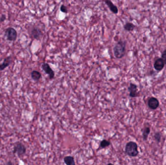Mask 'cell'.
Masks as SVG:
<instances>
[{
	"label": "cell",
	"mask_w": 166,
	"mask_h": 165,
	"mask_svg": "<svg viewBox=\"0 0 166 165\" xmlns=\"http://www.w3.org/2000/svg\"><path fill=\"white\" fill-rule=\"evenodd\" d=\"M128 90L129 92V96L132 98H135L139 95L138 92V87L135 84L130 83L128 88Z\"/></svg>",
	"instance_id": "cell-7"
},
{
	"label": "cell",
	"mask_w": 166,
	"mask_h": 165,
	"mask_svg": "<svg viewBox=\"0 0 166 165\" xmlns=\"http://www.w3.org/2000/svg\"><path fill=\"white\" fill-rule=\"evenodd\" d=\"M41 68L43 70L44 72L48 75L50 79H52L54 78L55 73L48 63H43L41 65Z\"/></svg>",
	"instance_id": "cell-5"
},
{
	"label": "cell",
	"mask_w": 166,
	"mask_h": 165,
	"mask_svg": "<svg viewBox=\"0 0 166 165\" xmlns=\"http://www.w3.org/2000/svg\"><path fill=\"white\" fill-rule=\"evenodd\" d=\"M154 139L156 141H157L158 143L160 142V141H161V136L160 133L159 132H156V133H154Z\"/></svg>",
	"instance_id": "cell-17"
},
{
	"label": "cell",
	"mask_w": 166,
	"mask_h": 165,
	"mask_svg": "<svg viewBox=\"0 0 166 165\" xmlns=\"http://www.w3.org/2000/svg\"><path fill=\"white\" fill-rule=\"evenodd\" d=\"M150 132H151V130L149 127H146L143 129L142 130V137H143V139L144 141H146L147 140L148 136L150 134Z\"/></svg>",
	"instance_id": "cell-15"
},
{
	"label": "cell",
	"mask_w": 166,
	"mask_h": 165,
	"mask_svg": "<svg viewBox=\"0 0 166 165\" xmlns=\"http://www.w3.org/2000/svg\"><path fill=\"white\" fill-rule=\"evenodd\" d=\"M60 10L61 12L64 13L65 14H67L68 12V10L67 6H65V5H61L60 7Z\"/></svg>",
	"instance_id": "cell-18"
},
{
	"label": "cell",
	"mask_w": 166,
	"mask_h": 165,
	"mask_svg": "<svg viewBox=\"0 0 166 165\" xmlns=\"http://www.w3.org/2000/svg\"><path fill=\"white\" fill-rule=\"evenodd\" d=\"M26 152V148L24 144L21 142H17L15 144L13 147V153L14 154H17L18 156L20 157L23 156Z\"/></svg>",
	"instance_id": "cell-4"
},
{
	"label": "cell",
	"mask_w": 166,
	"mask_h": 165,
	"mask_svg": "<svg viewBox=\"0 0 166 165\" xmlns=\"http://www.w3.org/2000/svg\"><path fill=\"white\" fill-rule=\"evenodd\" d=\"M125 153L130 157L134 158L138 156L139 152L137 143L132 141L127 142L125 147Z\"/></svg>",
	"instance_id": "cell-2"
},
{
	"label": "cell",
	"mask_w": 166,
	"mask_h": 165,
	"mask_svg": "<svg viewBox=\"0 0 166 165\" xmlns=\"http://www.w3.org/2000/svg\"><path fill=\"white\" fill-rule=\"evenodd\" d=\"M81 1H82V0H81Z\"/></svg>",
	"instance_id": "cell-23"
},
{
	"label": "cell",
	"mask_w": 166,
	"mask_h": 165,
	"mask_svg": "<svg viewBox=\"0 0 166 165\" xmlns=\"http://www.w3.org/2000/svg\"><path fill=\"white\" fill-rule=\"evenodd\" d=\"M148 106L151 110H156L159 106V102L157 98L152 97L148 100Z\"/></svg>",
	"instance_id": "cell-8"
},
{
	"label": "cell",
	"mask_w": 166,
	"mask_h": 165,
	"mask_svg": "<svg viewBox=\"0 0 166 165\" xmlns=\"http://www.w3.org/2000/svg\"><path fill=\"white\" fill-rule=\"evenodd\" d=\"M107 165H113V164L109 163L107 164Z\"/></svg>",
	"instance_id": "cell-22"
},
{
	"label": "cell",
	"mask_w": 166,
	"mask_h": 165,
	"mask_svg": "<svg viewBox=\"0 0 166 165\" xmlns=\"http://www.w3.org/2000/svg\"><path fill=\"white\" fill-rule=\"evenodd\" d=\"M6 19V16L5 15H2L0 17V22H4Z\"/></svg>",
	"instance_id": "cell-20"
},
{
	"label": "cell",
	"mask_w": 166,
	"mask_h": 165,
	"mask_svg": "<svg viewBox=\"0 0 166 165\" xmlns=\"http://www.w3.org/2000/svg\"><path fill=\"white\" fill-rule=\"evenodd\" d=\"M30 34L33 38L37 40H39L43 36L42 31L37 27H34L31 29Z\"/></svg>",
	"instance_id": "cell-6"
},
{
	"label": "cell",
	"mask_w": 166,
	"mask_h": 165,
	"mask_svg": "<svg viewBox=\"0 0 166 165\" xmlns=\"http://www.w3.org/2000/svg\"><path fill=\"white\" fill-rule=\"evenodd\" d=\"M31 77L35 81H39L41 77V74L39 71L33 70L31 73Z\"/></svg>",
	"instance_id": "cell-13"
},
{
	"label": "cell",
	"mask_w": 166,
	"mask_h": 165,
	"mask_svg": "<svg viewBox=\"0 0 166 165\" xmlns=\"http://www.w3.org/2000/svg\"><path fill=\"white\" fill-rule=\"evenodd\" d=\"M164 62L163 60L161 58H158L155 61L154 63V67L155 70L157 71H161L165 67Z\"/></svg>",
	"instance_id": "cell-9"
},
{
	"label": "cell",
	"mask_w": 166,
	"mask_h": 165,
	"mask_svg": "<svg viewBox=\"0 0 166 165\" xmlns=\"http://www.w3.org/2000/svg\"><path fill=\"white\" fill-rule=\"evenodd\" d=\"M64 163L67 165H75V158L72 156H66L64 158Z\"/></svg>",
	"instance_id": "cell-12"
},
{
	"label": "cell",
	"mask_w": 166,
	"mask_h": 165,
	"mask_svg": "<svg viewBox=\"0 0 166 165\" xmlns=\"http://www.w3.org/2000/svg\"><path fill=\"white\" fill-rule=\"evenodd\" d=\"M104 1L106 5L108 6L109 9L112 13L114 14H118L119 12L118 7L115 5L111 0H104Z\"/></svg>",
	"instance_id": "cell-10"
},
{
	"label": "cell",
	"mask_w": 166,
	"mask_h": 165,
	"mask_svg": "<svg viewBox=\"0 0 166 165\" xmlns=\"http://www.w3.org/2000/svg\"><path fill=\"white\" fill-rule=\"evenodd\" d=\"M5 35L8 41H15L18 37L17 31L12 27H9L5 30Z\"/></svg>",
	"instance_id": "cell-3"
},
{
	"label": "cell",
	"mask_w": 166,
	"mask_h": 165,
	"mask_svg": "<svg viewBox=\"0 0 166 165\" xmlns=\"http://www.w3.org/2000/svg\"><path fill=\"white\" fill-rule=\"evenodd\" d=\"M126 46L125 41L120 40L117 42L113 47V53L115 58L117 59H121L125 55Z\"/></svg>",
	"instance_id": "cell-1"
},
{
	"label": "cell",
	"mask_w": 166,
	"mask_h": 165,
	"mask_svg": "<svg viewBox=\"0 0 166 165\" xmlns=\"http://www.w3.org/2000/svg\"><path fill=\"white\" fill-rule=\"evenodd\" d=\"M161 58L164 62L165 64L166 65V49L164 50L162 53Z\"/></svg>",
	"instance_id": "cell-19"
},
{
	"label": "cell",
	"mask_w": 166,
	"mask_h": 165,
	"mask_svg": "<svg viewBox=\"0 0 166 165\" xmlns=\"http://www.w3.org/2000/svg\"><path fill=\"white\" fill-rule=\"evenodd\" d=\"M111 144V142L109 141H107L106 139H103L102 141H101L100 144V147L102 149L108 147Z\"/></svg>",
	"instance_id": "cell-16"
},
{
	"label": "cell",
	"mask_w": 166,
	"mask_h": 165,
	"mask_svg": "<svg viewBox=\"0 0 166 165\" xmlns=\"http://www.w3.org/2000/svg\"><path fill=\"white\" fill-rule=\"evenodd\" d=\"M136 26L131 22H126L123 26V28L125 31L131 32L135 29Z\"/></svg>",
	"instance_id": "cell-14"
},
{
	"label": "cell",
	"mask_w": 166,
	"mask_h": 165,
	"mask_svg": "<svg viewBox=\"0 0 166 165\" xmlns=\"http://www.w3.org/2000/svg\"><path fill=\"white\" fill-rule=\"evenodd\" d=\"M7 165H9V164H12V163H10V162H9V163H7Z\"/></svg>",
	"instance_id": "cell-21"
},
{
	"label": "cell",
	"mask_w": 166,
	"mask_h": 165,
	"mask_svg": "<svg viewBox=\"0 0 166 165\" xmlns=\"http://www.w3.org/2000/svg\"><path fill=\"white\" fill-rule=\"evenodd\" d=\"M12 62L11 56L5 58L2 63L0 64V71H3L6 67H9Z\"/></svg>",
	"instance_id": "cell-11"
}]
</instances>
